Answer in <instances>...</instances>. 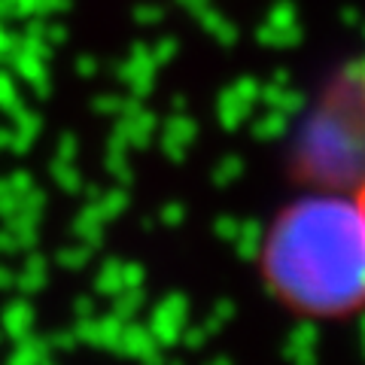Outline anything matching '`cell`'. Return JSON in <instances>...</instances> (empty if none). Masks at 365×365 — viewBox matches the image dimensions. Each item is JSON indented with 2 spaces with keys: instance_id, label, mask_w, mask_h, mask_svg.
Segmentation results:
<instances>
[{
  "instance_id": "obj_1",
  "label": "cell",
  "mask_w": 365,
  "mask_h": 365,
  "mask_svg": "<svg viewBox=\"0 0 365 365\" xmlns=\"http://www.w3.org/2000/svg\"><path fill=\"white\" fill-rule=\"evenodd\" d=\"M265 271L307 314H341L365 299V222L359 207L311 201L274 228Z\"/></svg>"
},
{
  "instance_id": "obj_2",
  "label": "cell",
  "mask_w": 365,
  "mask_h": 365,
  "mask_svg": "<svg viewBox=\"0 0 365 365\" xmlns=\"http://www.w3.org/2000/svg\"><path fill=\"white\" fill-rule=\"evenodd\" d=\"M356 207H359V216H362V222H365V182H362V189H359V195H356Z\"/></svg>"
}]
</instances>
